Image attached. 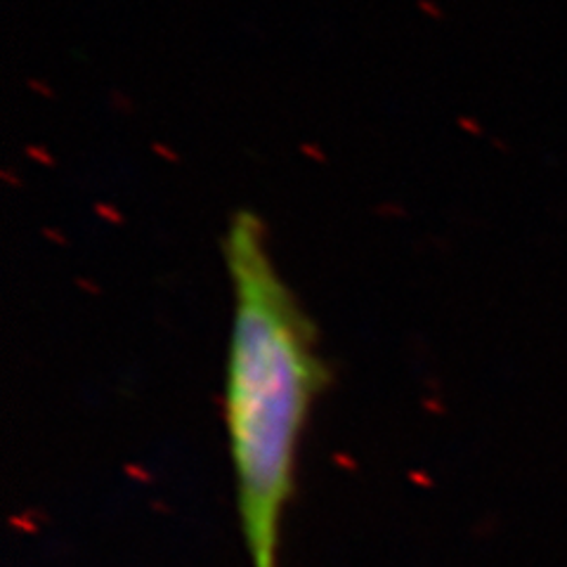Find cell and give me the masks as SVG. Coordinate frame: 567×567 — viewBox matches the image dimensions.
<instances>
[{
  "label": "cell",
  "mask_w": 567,
  "mask_h": 567,
  "mask_svg": "<svg viewBox=\"0 0 567 567\" xmlns=\"http://www.w3.org/2000/svg\"><path fill=\"white\" fill-rule=\"evenodd\" d=\"M225 256L235 284L227 433L239 520L251 567H277L298 437L327 369L315 327L275 272L254 213H237Z\"/></svg>",
  "instance_id": "cell-1"
}]
</instances>
